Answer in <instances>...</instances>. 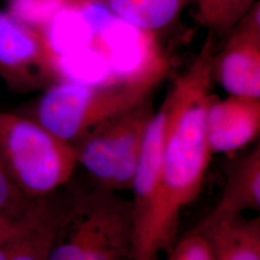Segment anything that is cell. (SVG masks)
Masks as SVG:
<instances>
[{
	"mask_svg": "<svg viewBox=\"0 0 260 260\" xmlns=\"http://www.w3.org/2000/svg\"><path fill=\"white\" fill-rule=\"evenodd\" d=\"M215 37L209 34L195 59L176 79L166 100L167 128L150 234L167 241L177 234L180 211L201 192L211 159L207 135L213 102L212 62Z\"/></svg>",
	"mask_w": 260,
	"mask_h": 260,
	"instance_id": "obj_1",
	"label": "cell"
},
{
	"mask_svg": "<svg viewBox=\"0 0 260 260\" xmlns=\"http://www.w3.org/2000/svg\"><path fill=\"white\" fill-rule=\"evenodd\" d=\"M212 62V78L230 95L260 99V4L257 1L226 35Z\"/></svg>",
	"mask_w": 260,
	"mask_h": 260,
	"instance_id": "obj_8",
	"label": "cell"
},
{
	"mask_svg": "<svg viewBox=\"0 0 260 260\" xmlns=\"http://www.w3.org/2000/svg\"><path fill=\"white\" fill-rule=\"evenodd\" d=\"M19 237H17L16 239L0 246V260H11L12 256H13V253L16 250L17 242H18Z\"/></svg>",
	"mask_w": 260,
	"mask_h": 260,
	"instance_id": "obj_19",
	"label": "cell"
},
{
	"mask_svg": "<svg viewBox=\"0 0 260 260\" xmlns=\"http://www.w3.org/2000/svg\"><path fill=\"white\" fill-rule=\"evenodd\" d=\"M0 77L16 93L47 89L59 81L56 55L43 32L1 10Z\"/></svg>",
	"mask_w": 260,
	"mask_h": 260,
	"instance_id": "obj_7",
	"label": "cell"
},
{
	"mask_svg": "<svg viewBox=\"0 0 260 260\" xmlns=\"http://www.w3.org/2000/svg\"><path fill=\"white\" fill-rule=\"evenodd\" d=\"M139 27L156 31L171 24L193 0H92Z\"/></svg>",
	"mask_w": 260,
	"mask_h": 260,
	"instance_id": "obj_13",
	"label": "cell"
},
{
	"mask_svg": "<svg viewBox=\"0 0 260 260\" xmlns=\"http://www.w3.org/2000/svg\"><path fill=\"white\" fill-rule=\"evenodd\" d=\"M168 115L169 106L165 99L157 113L153 114L143 140L139 163L131 186L133 189L131 208L135 240H141L148 231L160 179Z\"/></svg>",
	"mask_w": 260,
	"mask_h": 260,
	"instance_id": "obj_9",
	"label": "cell"
},
{
	"mask_svg": "<svg viewBox=\"0 0 260 260\" xmlns=\"http://www.w3.org/2000/svg\"><path fill=\"white\" fill-rule=\"evenodd\" d=\"M80 7L92 24L98 48L119 82L152 90L167 74V56L154 31L139 27L92 0Z\"/></svg>",
	"mask_w": 260,
	"mask_h": 260,
	"instance_id": "obj_5",
	"label": "cell"
},
{
	"mask_svg": "<svg viewBox=\"0 0 260 260\" xmlns=\"http://www.w3.org/2000/svg\"><path fill=\"white\" fill-rule=\"evenodd\" d=\"M56 71L60 80L99 86L119 82L103 53L94 47L56 57Z\"/></svg>",
	"mask_w": 260,
	"mask_h": 260,
	"instance_id": "obj_14",
	"label": "cell"
},
{
	"mask_svg": "<svg viewBox=\"0 0 260 260\" xmlns=\"http://www.w3.org/2000/svg\"><path fill=\"white\" fill-rule=\"evenodd\" d=\"M226 183L218 205L201 223H214L245 210H260V146L233 161L226 169Z\"/></svg>",
	"mask_w": 260,
	"mask_h": 260,
	"instance_id": "obj_11",
	"label": "cell"
},
{
	"mask_svg": "<svg viewBox=\"0 0 260 260\" xmlns=\"http://www.w3.org/2000/svg\"><path fill=\"white\" fill-rule=\"evenodd\" d=\"M0 154L19 188L32 199L54 194L78 164L72 144L35 119L1 109Z\"/></svg>",
	"mask_w": 260,
	"mask_h": 260,
	"instance_id": "obj_3",
	"label": "cell"
},
{
	"mask_svg": "<svg viewBox=\"0 0 260 260\" xmlns=\"http://www.w3.org/2000/svg\"><path fill=\"white\" fill-rule=\"evenodd\" d=\"M194 230L210 242L215 260H260L259 217L248 219L240 214L200 223Z\"/></svg>",
	"mask_w": 260,
	"mask_h": 260,
	"instance_id": "obj_12",
	"label": "cell"
},
{
	"mask_svg": "<svg viewBox=\"0 0 260 260\" xmlns=\"http://www.w3.org/2000/svg\"><path fill=\"white\" fill-rule=\"evenodd\" d=\"M258 0H193L196 19L209 34L228 35Z\"/></svg>",
	"mask_w": 260,
	"mask_h": 260,
	"instance_id": "obj_16",
	"label": "cell"
},
{
	"mask_svg": "<svg viewBox=\"0 0 260 260\" xmlns=\"http://www.w3.org/2000/svg\"><path fill=\"white\" fill-rule=\"evenodd\" d=\"M8 1H10V2H12V1H16V0H8Z\"/></svg>",
	"mask_w": 260,
	"mask_h": 260,
	"instance_id": "obj_20",
	"label": "cell"
},
{
	"mask_svg": "<svg viewBox=\"0 0 260 260\" xmlns=\"http://www.w3.org/2000/svg\"><path fill=\"white\" fill-rule=\"evenodd\" d=\"M167 252L169 260H215L210 242L195 230L176 242Z\"/></svg>",
	"mask_w": 260,
	"mask_h": 260,
	"instance_id": "obj_18",
	"label": "cell"
},
{
	"mask_svg": "<svg viewBox=\"0 0 260 260\" xmlns=\"http://www.w3.org/2000/svg\"><path fill=\"white\" fill-rule=\"evenodd\" d=\"M148 99L73 144L77 163L110 190L131 188L145 132L153 116Z\"/></svg>",
	"mask_w": 260,
	"mask_h": 260,
	"instance_id": "obj_6",
	"label": "cell"
},
{
	"mask_svg": "<svg viewBox=\"0 0 260 260\" xmlns=\"http://www.w3.org/2000/svg\"><path fill=\"white\" fill-rule=\"evenodd\" d=\"M52 195L47 196L37 220L19 236L11 260H47L63 204Z\"/></svg>",
	"mask_w": 260,
	"mask_h": 260,
	"instance_id": "obj_15",
	"label": "cell"
},
{
	"mask_svg": "<svg viewBox=\"0 0 260 260\" xmlns=\"http://www.w3.org/2000/svg\"><path fill=\"white\" fill-rule=\"evenodd\" d=\"M150 91L123 82L90 86L60 80L46 89L33 119L73 145L103 122L147 100Z\"/></svg>",
	"mask_w": 260,
	"mask_h": 260,
	"instance_id": "obj_4",
	"label": "cell"
},
{
	"mask_svg": "<svg viewBox=\"0 0 260 260\" xmlns=\"http://www.w3.org/2000/svg\"><path fill=\"white\" fill-rule=\"evenodd\" d=\"M47 260H135L131 202L103 186L63 201Z\"/></svg>",
	"mask_w": 260,
	"mask_h": 260,
	"instance_id": "obj_2",
	"label": "cell"
},
{
	"mask_svg": "<svg viewBox=\"0 0 260 260\" xmlns=\"http://www.w3.org/2000/svg\"><path fill=\"white\" fill-rule=\"evenodd\" d=\"M37 200L29 198L22 192L0 154V213L24 215L34 206Z\"/></svg>",
	"mask_w": 260,
	"mask_h": 260,
	"instance_id": "obj_17",
	"label": "cell"
},
{
	"mask_svg": "<svg viewBox=\"0 0 260 260\" xmlns=\"http://www.w3.org/2000/svg\"><path fill=\"white\" fill-rule=\"evenodd\" d=\"M260 131V99L230 95L214 101L207 116L208 143L213 153H232L255 139Z\"/></svg>",
	"mask_w": 260,
	"mask_h": 260,
	"instance_id": "obj_10",
	"label": "cell"
}]
</instances>
